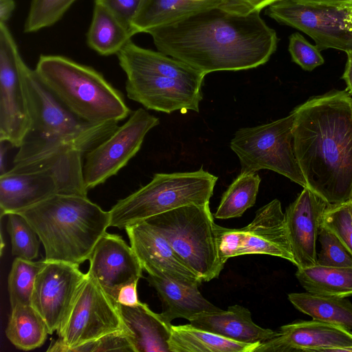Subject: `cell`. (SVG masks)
Returning a JSON list of instances; mask_svg holds the SVG:
<instances>
[{
  "instance_id": "cell-1",
  "label": "cell",
  "mask_w": 352,
  "mask_h": 352,
  "mask_svg": "<svg viewBox=\"0 0 352 352\" xmlns=\"http://www.w3.org/2000/svg\"><path fill=\"white\" fill-rule=\"evenodd\" d=\"M146 33L159 52L205 75L263 65L278 41L260 12L237 0L206 8Z\"/></svg>"
},
{
  "instance_id": "cell-2",
  "label": "cell",
  "mask_w": 352,
  "mask_h": 352,
  "mask_svg": "<svg viewBox=\"0 0 352 352\" xmlns=\"http://www.w3.org/2000/svg\"><path fill=\"white\" fill-rule=\"evenodd\" d=\"M293 111L294 151L307 187L329 205L352 201V97L332 91Z\"/></svg>"
},
{
  "instance_id": "cell-3",
  "label": "cell",
  "mask_w": 352,
  "mask_h": 352,
  "mask_svg": "<svg viewBox=\"0 0 352 352\" xmlns=\"http://www.w3.org/2000/svg\"><path fill=\"white\" fill-rule=\"evenodd\" d=\"M22 72L32 124L13 165L38 162L70 152L85 154L109 137L118 122H87L67 109L23 60Z\"/></svg>"
},
{
  "instance_id": "cell-4",
  "label": "cell",
  "mask_w": 352,
  "mask_h": 352,
  "mask_svg": "<svg viewBox=\"0 0 352 352\" xmlns=\"http://www.w3.org/2000/svg\"><path fill=\"white\" fill-rule=\"evenodd\" d=\"M16 212L36 232L47 262L79 265L110 227L109 211L80 195L56 194Z\"/></svg>"
},
{
  "instance_id": "cell-5",
  "label": "cell",
  "mask_w": 352,
  "mask_h": 352,
  "mask_svg": "<svg viewBox=\"0 0 352 352\" xmlns=\"http://www.w3.org/2000/svg\"><path fill=\"white\" fill-rule=\"evenodd\" d=\"M34 69L50 91L87 122H119L131 113L123 94L91 67L63 56L41 55Z\"/></svg>"
},
{
  "instance_id": "cell-6",
  "label": "cell",
  "mask_w": 352,
  "mask_h": 352,
  "mask_svg": "<svg viewBox=\"0 0 352 352\" xmlns=\"http://www.w3.org/2000/svg\"><path fill=\"white\" fill-rule=\"evenodd\" d=\"M85 155L71 152L33 163L13 165L0 175L1 217L56 194L87 196L82 175Z\"/></svg>"
},
{
  "instance_id": "cell-7",
  "label": "cell",
  "mask_w": 352,
  "mask_h": 352,
  "mask_svg": "<svg viewBox=\"0 0 352 352\" xmlns=\"http://www.w3.org/2000/svg\"><path fill=\"white\" fill-rule=\"evenodd\" d=\"M217 179L202 168L192 172L155 173L150 182L110 209V227L125 229L179 207L209 204Z\"/></svg>"
},
{
  "instance_id": "cell-8",
  "label": "cell",
  "mask_w": 352,
  "mask_h": 352,
  "mask_svg": "<svg viewBox=\"0 0 352 352\" xmlns=\"http://www.w3.org/2000/svg\"><path fill=\"white\" fill-rule=\"evenodd\" d=\"M144 221L165 237L179 257L203 281L219 276L224 264L219 256L209 204L179 207Z\"/></svg>"
},
{
  "instance_id": "cell-9",
  "label": "cell",
  "mask_w": 352,
  "mask_h": 352,
  "mask_svg": "<svg viewBox=\"0 0 352 352\" xmlns=\"http://www.w3.org/2000/svg\"><path fill=\"white\" fill-rule=\"evenodd\" d=\"M294 112L274 122L235 132L230 148L238 156L241 172L268 169L307 187L293 146Z\"/></svg>"
},
{
  "instance_id": "cell-10",
  "label": "cell",
  "mask_w": 352,
  "mask_h": 352,
  "mask_svg": "<svg viewBox=\"0 0 352 352\" xmlns=\"http://www.w3.org/2000/svg\"><path fill=\"white\" fill-rule=\"evenodd\" d=\"M122 330L127 329L116 301L86 273L66 320L56 331L58 339L47 351L71 352L82 344Z\"/></svg>"
},
{
  "instance_id": "cell-11",
  "label": "cell",
  "mask_w": 352,
  "mask_h": 352,
  "mask_svg": "<svg viewBox=\"0 0 352 352\" xmlns=\"http://www.w3.org/2000/svg\"><path fill=\"white\" fill-rule=\"evenodd\" d=\"M213 232L223 264L229 258L241 255L267 254L286 259L296 265L285 213L277 199L260 208L248 226L232 229L214 223Z\"/></svg>"
},
{
  "instance_id": "cell-12",
  "label": "cell",
  "mask_w": 352,
  "mask_h": 352,
  "mask_svg": "<svg viewBox=\"0 0 352 352\" xmlns=\"http://www.w3.org/2000/svg\"><path fill=\"white\" fill-rule=\"evenodd\" d=\"M267 13L279 23L311 36L320 50H352V6L280 0L270 6Z\"/></svg>"
},
{
  "instance_id": "cell-13",
  "label": "cell",
  "mask_w": 352,
  "mask_h": 352,
  "mask_svg": "<svg viewBox=\"0 0 352 352\" xmlns=\"http://www.w3.org/2000/svg\"><path fill=\"white\" fill-rule=\"evenodd\" d=\"M16 43L6 23H0V142L19 148L32 118Z\"/></svg>"
},
{
  "instance_id": "cell-14",
  "label": "cell",
  "mask_w": 352,
  "mask_h": 352,
  "mask_svg": "<svg viewBox=\"0 0 352 352\" xmlns=\"http://www.w3.org/2000/svg\"><path fill=\"white\" fill-rule=\"evenodd\" d=\"M159 118L143 108L131 111L126 121L85 155L82 175L88 190L104 183L140 151L147 133Z\"/></svg>"
},
{
  "instance_id": "cell-15",
  "label": "cell",
  "mask_w": 352,
  "mask_h": 352,
  "mask_svg": "<svg viewBox=\"0 0 352 352\" xmlns=\"http://www.w3.org/2000/svg\"><path fill=\"white\" fill-rule=\"evenodd\" d=\"M85 276L78 265L45 261L36 278L31 305L45 321L50 334L66 320Z\"/></svg>"
},
{
  "instance_id": "cell-16",
  "label": "cell",
  "mask_w": 352,
  "mask_h": 352,
  "mask_svg": "<svg viewBox=\"0 0 352 352\" xmlns=\"http://www.w3.org/2000/svg\"><path fill=\"white\" fill-rule=\"evenodd\" d=\"M202 84L164 75H126L127 97L147 109L170 113L175 111H199Z\"/></svg>"
},
{
  "instance_id": "cell-17",
  "label": "cell",
  "mask_w": 352,
  "mask_h": 352,
  "mask_svg": "<svg viewBox=\"0 0 352 352\" xmlns=\"http://www.w3.org/2000/svg\"><path fill=\"white\" fill-rule=\"evenodd\" d=\"M130 245L148 275L199 287L202 279L179 257L165 237L142 221L125 228Z\"/></svg>"
},
{
  "instance_id": "cell-18",
  "label": "cell",
  "mask_w": 352,
  "mask_h": 352,
  "mask_svg": "<svg viewBox=\"0 0 352 352\" xmlns=\"http://www.w3.org/2000/svg\"><path fill=\"white\" fill-rule=\"evenodd\" d=\"M87 272L116 301L120 288L142 277V267L133 250L119 235L107 233L100 239L89 258Z\"/></svg>"
},
{
  "instance_id": "cell-19",
  "label": "cell",
  "mask_w": 352,
  "mask_h": 352,
  "mask_svg": "<svg viewBox=\"0 0 352 352\" xmlns=\"http://www.w3.org/2000/svg\"><path fill=\"white\" fill-rule=\"evenodd\" d=\"M352 351V332L324 322L298 320L283 325L254 352Z\"/></svg>"
},
{
  "instance_id": "cell-20",
  "label": "cell",
  "mask_w": 352,
  "mask_h": 352,
  "mask_svg": "<svg viewBox=\"0 0 352 352\" xmlns=\"http://www.w3.org/2000/svg\"><path fill=\"white\" fill-rule=\"evenodd\" d=\"M329 204L307 187L285 212L288 236L297 268L317 263L316 242Z\"/></svg>"
},
{
  "instance_id": "cell-21",
  "label": "cell",
  "mask_w": 352,
  "mask_h": 352,
  "mask_svg": "<svg viewBox=\"0 0 352 352\" xmlns=\"http://www.w3.org/2000/svg\"><path fill=\"white\" fill-rule=\"evenodd\" d=\"M122 322L129 333L135 352H170L172 324L153 312L146 303L126 306L116 302Z\"/></svg>"
},
{
  "instance_id": "cell-22",
  "label": "cell",
  "mask_w": 352,
  "mask_h": 352,
  "mask_svg": "<svg viewBox=\"0 0 352 352\" xmlns=\"http://www.w3.org/2000/svg\"><path fill=\"white\" fill-rule=\"evenodd\" d=\"M189 322L197 328L250 344L261 343L274 337L277 332L255 324L249 309L239 305L230 306L227 310L198 314Z\"/></svg>"
},
{
  "instance_id": "cell-23",
  "label": "cell",
  "mask_w": 352,
  "mask_h": 352,
  "mask_svg": "<svg viewBox=\"0 0 352 352\" xmlns=\"http://www.w3.org/2000/svg\"><path fill=\"white\" fill-rule=\"evenodd\" d=\"M117 56L119 65L126 75H164L202 85L206 76L179 60L160 52L142 48L131 40Z\"/></svg>"
},
{
  "instance_id": "cell-24",
  "label": "cell",
  "mask_w": 352,
  "mask_h": 352,
  "mask_svg": "<svg viewBox=\"0 0 352 352\" xmlns=\"http://www.w3.org/2000/svg\"><path fill=\"white\" fill-rule=\"evenodd\" d=\"M146 280L157 291L163 307L161 315L169 323L178 318L189 321L198 314L221 310L206 300L197 286L151 275Z\"/></svg>"
},
{
  "instance_id": "cell-25",
  "label": "cell",
  "mask_w": 352,
  "mask_h": 352,
  "mask_svg": "<svg viewBox=\"0 0 352 352\" xmlns=\"http://www.w3.org/2000/svg\"><path fill=\"white\" fill-rule=\"evenodd\" d=\"M228 0H144L132 22L133 36L170 23L206 8L221 5Z\"/></svg>"
},
{
  "instance_id": "cell-26",
  "label": "cell",
  "mask_w": 352,
  "mask_h": 352,
  "mask_svg": "<svg viewBox=\"0 0 352 352\" xmlns=\"http://www.w3.org/2000/svg\"><path fill=\"white\" fill-rule=\"evenodd\" d=\"M260 344L234 341L191 324H172L168 341L170 352H254Z\"/></svg>"
},
{
  "instance_id": "cell-27",
  "label": "cell",
  "mask_w": 352,
  "mask_h": 352,
  "mask_svg": "<svg viewBox=\"0 0 352 352\" xmlns=\"http://www.w3.org/2000/svg\"><path fill=\"white\" fill-rule=\"evenodd\" d=\"M133 34L103 5L94 2L91 22L87 33L88 46L101 56L117 54L130 41Z\"/></svg>"
},
{
  "instance_id": "cell-28",
  "label": "cell",
  "mask_w": 352,
  "mask_h": 352,
  "mask_svg": "<svg viewBox=\"0 0 352 352\" xmlns=\"http://www.w3.org/2000/svg\"><path fill=\"white\" fill-rule=\"evenodd\" d=\"M288 299L298 311L314 320L352 332V303L346 298L291 293Z\"/></svg>"
},
{
  "instance_id": "cell-29",
  "label": "cell",
  "mask_w": 352,
  "mask_h": 352,
  "mask_svg": "<svg viewBox=\"0 0 352 352\" xmlns=\"http://www.w3.org/2000/svg\"><path fill=\"white\" fill-rule=\"evenodd\" d=\"M296 277L307 292L314 295L341 298L352 296V267L316 264L297 268Z\"/></svg>"
},
{
  "instance_id": "cell-30",
  "label": "cell",
  "mask_w": 352,
  "mask_h": 352,
  "mask_svg": "<svg viewBox=\"0 0 352 352\" xmlns=\"http://www.w3.org/2000/svg\"><path fill=\"white\" fill-rule=\"evenodd\" d=\"M6 334L16 348L30 351L41 346L50 333L45 321L31 305H19L11 309Z\"/></svg>"
},
{
  "instance_id": "cell-31",
  "label": "cell",
  "mask_w": 352,
  "mask_h": 352,
  "mask_svg": "<svg viewBox=\"0 0 352 352\" xmlns=\"http://www.w3.org/2000/svg\"><path fill=\"white\" fill-rule=\"evenodd\" d=\"M261 181L256 172H241L223 194L214 217L220 219L241 217L254 205Z\"/></svg>"
},
{
  "instance_id": "cell-32",
  "label": "cell",
  "mask_w": 352,
  "mask_h": 352,
  "mask_svg": "<svg viewBox=\"0 0 352 352\" xmlns=\"http://www.w3.org/2000/svg\"><path fill=\"white\" fill-rule=\"evenodd\" d=\"M44 263V260L15 258L8 278L11 309L19 305H31L36 278Z\"/></svg>"
},
{
  "instance_id": "cell-33",
  "label": "cell",
  "mask_w": 352,
  "mask_h": 352,
  "mask_svg": "<svg viewBox=\"0 0 352 352\" xmlns=\"http://www.w3.org/2000/svg\"><path fill=\"white\" fill-rule=\"evenodd\" d=\"M7 217L12 254L18 258L34 261L38 257L41 242L36 232L21 214L11 212Z\"/></svg>"
},
{
  "instance_id": "cell-34",
  "label": "cell",
  "mask_w": 352,
  "mask_h": 352,
  "mask_svg": "<svg viewBox=\"0 0 352 352\" xmlns=\"http://www.w3.org/2000/svg\"><path fill=\"white\" fill-rule=\"evenodd\" d=\"M76 0H32L24 32H37L57 23Z\"/></svg>"
},
{
  "instance_id": "cell-35",
  "label": "cell",
  "mask_w": 352,
  "mask_h": 352,
  "mask_svg": "<svg viewBox=\"0 0 352 352\" xmlns=\"http://www.w3.org/2000/svg\"><path fill=\"white\" fill-rule=\"evenodd\" d=\"M318 240L320 250L317 253V263L323 266L352 267V254L329 229L321 225Z\"/></svg>"
},
{
  "instance_id": "cell-36",
  "label": "cell",
  "mask_w": 352,
  "mask_h": 352,
  "mask_svg": "<svg viewBox=\"0 0 352 352\" xmlns=\"http://www.w3.org/2000/svg\"><path fill=\"white\" fill-rule=\"evenodd\" d=\"M321 225L332 231L352 254V201L329 205Z\"/></svg>"
},
{
  "instance_id": "cell-37",
  "label": "cell",
  "mask_w": 352,
  "mask_h": 352,
  "mask_svg": "<svg viewBox=\"0 0 352 352\" xmlns=\"http://www.w3.org/2000/svg\"><path fill=\"white\" fill-rule=\"evenodd\" d=\"M288 48L292 60L304 70L311 71L324 62L318 46L309 43L299 33L289 36Z\"/></svg>"
},
{
  "instance_id": "cell-38",
  "label": "cell",
  "mask_w": 352,
  "mask_h": 352,
  "mask_svg": "<svg viewBox=\"0 0 352 352\" xmlns=\"http://www.w3.org/2000/svg\"><path fill=\"white\" fill-rule=\"evenodd\" d=\"M104 351L135 352L129 331L122 330L104 335L73 349L71 352Z\"/></svg>"
},
{
  "instance_id": "cell-39",
  "label": "cell",
  "mask_w": 352,
  "mask_h": 352,
  "mask_svg": "<svg viewBox=\"0 0 352 352\" xmlns=\"http://www.w3.org/2000/svg\"><path fill=\"white\" fill-rule=\"evenodd\" d=\"M144 1V0H95L94 2L105 6L131 30L132 22Z\"/></svg>"
},
{
  "instance_id": "cell-40",
  "label": "cell",
  "mask_w": 352,
  "mask_h": 352,
  "mask_svg": "<svg viewBox=\"0 0 352 352\" xmlns=\"http://www.w3.org/2000/svg\"><path fill=\"white\" fill-rule=\"evenodd\" d=\"M138 283V281H135L122 287L118 292L116 302L126 306L138 304L140 301L137 293Z\"/></svg>"
},
{
  "instance_id": "cell-41",
  "label": "cell",
  "mask_w": 352,
  "mask_h": 352,
  "mask_svg": "<svg viewBox=\"0 0 352 352\" xmlns=\"http://www.w3.org/2000/svg\"><path fill=\"white\" fill-rule=\"evenodd\" d=\"M14 0H0V23H6L15 8Z\"/></svg>"
},
{
  "instance_id": "cell-42",
  "label": "cell",
  "mask_w": 352,
  "mask_h": 352,
  "mask_svg": "<svg viewBox=\"0 0 352 352\" xmlns=\"http://www.w3.org/2000/svg\"><path fill=\"white\" fill-rule=\"evenodd\" d=\"M346 53L347 54V61L342 79L344 80L346 85V91L350 95H352V50L347 51Z\"/></svg>"
},
{
  "instance_id": "cell-43",
  "label": "cell",
  "mask_w": 352,
  "mask_h": 352,
  "mask_svg": "<svg viewBox=\"0 0 352 352\" xmlns=\"http://www.w3.org/2000/svg\"><path fill=\"white\" fill-rule=\"evenodd\" d=\"M243 3L252 10L260 12L262 9L267 6L280 1V0H237Z\"/></svg>"
},
{
  "instance_id": "cell-44",
  "label": "cell",
  "mask_w": 352,
  "mask_h": 352,
  "mask_svg": "<svg viewBox=\"0 0 352 352\" xmlns=\"http://www.w3.org/2000/svg\"><path fill=\"white\" fill-rule=\"evenodd\" d=\"M298 2L334 6H352V0H296Z\"/></svg>"
},
{
  "instance_id": "cell-45",
  "label": "cell",
  "mask_w": 352,
  "mask_h": 352,
  "mask_svg": "<svg viewBox=\"0 0 352 352\" xmlns=\"http://www.w3.org/2000/svg\"><path fill=\"white\" fill-rule=\"evenodd\" d=\"M0 175L5 173L6 170V155L8 150V146L3 145V142H0Z\"/></svg>"
},
{
  "instance_id": "cell-46",
  "label": "cell",
  "mask_w": 352,
  "mask_h": 352,
  "mask_svg": "<svg viewBox=\"0 0 352 352\" xmlns=\"http://www.w3.org/2000/svg\"><path fill=\"white\" fill-rule=\"evenodd\" d=\"M192 1H206V0H192Z\"/></svg>"
}]
</instances>
